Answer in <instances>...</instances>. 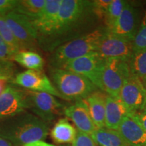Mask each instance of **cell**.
<instances>
[{
  "mask_svg": "<svg viewBox=\"0 0 146 146\" xmlns=\"http://www.w3.org/2000/svg\"><path fill=\"white\" fill-rule=\"evenodd\" d=\"M95 16L97 17L93 1L62 0L57 26L52 35L41 47L42 50H55L59 46L60 41H66Z\"/></svg>",
  "mask_w": 146,
  "mask_h": 146,
  "instance_id": "1",
  "label": "cell"
},
{
  "mask_svg": "<svg viewBox=\"0 0 146 146\" xmlns=\"http://www.w3.org/2000/svg\"><path fill=\"white\" fill-rule=\"evenodd\" d=\"M48 132L47 123L27 110L0 120V137L13 146L43 141Z\"/></svg>",
  "mask_w": 146,
  "mask_h": 146,
  "instance_id": "2",
  "label": "cell"
},
{
  "mask_svg": "<svg viewBox=\"0 0 146 146\" xmlns=\"http://www.w3.org/2000/svg\"><path fill=\"white\" fill-rule=\"evenodd\" d=\"M106 29H98L83 36L64 43L55 49L50 59V67L61 68L73 60L96 54Z\"/></svg>",
  "mask_w": 146,
  "mask_h": 146,
  "instance_id": "3",
  "label": "cell"
},
{
  "mask_svg": "<svg viewBox=\"0 0 146 146\" xmlns=\"http://www.w3.org/2000/svg\"><path fill=\"white\" fill-rule=\"evenodd\" d=\"M49 72L51 81L63 100H85L100 90L87 78L65 69L50 67Z\"/></svg>",
  "mask_w": 146,
  "mask_h": 146,
  "instance_id": "4",
  "label": "cell"
},
{
  "mask_svg": "<svg viewBox=\"0 0 146 146\" xmlns=\"http://www.w3.org/2000/svg\"><path fill=\"white\" fill-rule=\"evenodd\" d=\"M1 16L17 40L21 50L35 51L39 47L37 33L31 20L13 11Z\"/></svg>",
  "mask_w": 146,
  "mask_h": 146,
  "instance_id": "5",
  "label": "cell"
},
{
  "mask_svg": "<svg viewBox=\"0 0 146 146\" xmlns=\"http://www.w3.org/2000/svg\"><path fill=\"white\" fill-rule=\"evenodd\" d=\"M131 75L127 62L120 59H106L102 73V91L108 96L119 99L120 90Z\"/></svg>",
  "mask_w": 146,
  "mask_h": 146,
  "instance_id": "6",
  "label": "cell"
},
{
  "mask_svg": "<svg viewBox=\"0 0 146 146\" xmlns=\"http://www.w3.org/2000/svg\"><path fill=\"white\" fill-rule=\"evenodd\" d=\"M27 100V110L48 123L60 114L64 105L52 95L25 89Z\"/></svg>",
  "mask_w": 146,
  "mask_h": 146,
  "instance_id": "7",
  "label": "cell"
},
{
  "mask_svg": "<svg viewBox=\"0 0 146 146\" xmlns=\"http://www.w3.org/2000/svg\"><path fill=\"white\" fill-rule=\"evenodd\" d=\"M105 63L106 59L96 53L68 62L61 68L83 76L102 91V73Z\"/></svg>",
  "mask_w": 146,
  "mask_h": 146,
  "instance_id": "8",
  "label": "cell"
},
{
  "mask_svg": "<svg viewBox=\"0 0 146 146\" xmlns=\"http://www.w3.org/2000/svg\"><path fill=\"white\" fill-rule=\"evenodd\" d=\"M62 0H46L41 12L32 21L38 36V44L41 47L52 35L58 24V13Z\"/></svg>",
  "mask_w": 146,
  "mask_h": 146,
  "instance_id": "9",
  "label": "cell"
},
{
  "mask_svg": "<svg viewBox=\"0 0 146 146\" xmlns=\"http://www.w3.org/2000/svg\"><path fill=\"white\" fill-rule=\"evenodd\" d=\"M133 52V42L114 35L106 29L100 41L97 54L104 59L116 58L128 62Z\"/></svg>",
  "mask_w": 146,
  "mask_h": 146,
  "instance_id": "10",
  "label": "cell"
},
{
  "mask_svg": "<svg viewBox=\"0 0 146 146\" xmlns=\"http://www.w3.org/2000/svg\"><path fill=\"white\" fill-rule=\"evenodd\" d=\"M119 99L132 114L143 112L146 104V88L141 80L131 74L120 90Z\"/></svg>",
  "mask_w": 146,
  "mask_h": 146,
  "instance_id": "11",
  "label": "cell"
},
{
  "mask_svg": "<svg viewBox=\"0 0 146 146\" xmlns=\"http://www.w3.org/2000/svg\"><path fill=\"white\" fill-rule=\"evenodd\" d=\"M12 84L26 90L47 93L62 98L51 80L42 71L27 70L18 73L16 74Z\"/></svg>",
  "mask_w": 146,
  "mask_h": 146,
  "instance_id": "12",
  "label": "cell"
},
{
  "mask_svg": "<svg viewBox=\"0 0 146 146\" xmlns=\"http://www.w3.org/2000/svg\"><path fill=\"white\" fill-rule=\"evenodd\" d=\"M27 110L25 89L10 83L0 95V120L17 114Z\"/></svg>",
  "mask_w": 146,
  "mask_h": 146,
  "instance_id": "13",
  "label": "cell"
},
{
  "mask_svg": "<svg viewBox=\"0 0 146 146\" xmlns=\"http://www.w3.org/2000/svg\"><path fill=\"white\" fill-rule=\"evenodd\" d=\"M138 23L137 10L127 2L114 27L108 31L118 37L133 42L139 29Z\"/></svg>",
  "mask_w": 146,
  "mask_h": 146,
  "instance_id": "14",
  "label": "cell"
},
{
  "mask_svg": "<svg viewBox=\"0 0 146 146\" xmlns=\"http://www.w3.org/2000/svg\"><path fill=\"white\" fill-rule=\"evenodd\" d=\"M64 113L74 123L78 131L91 135L97 129L91 119L85 100L75 101L73 104L65 108Z\"/></svg>",
  "mask_w": 146,
  "mask_h": 146,
  "instance_id": "15",
  "label": "cell"
},
{
  "mask_svg": "<svg viewBox=\"0 0 146 146\" xmlns=\"http://www.w3.org/2000/svg\"><path fill=\"white\" fill-rule=\"evenodd\" d=\"M117 131L128 146H146V131L131 116L122 120Z\"/></svg>",
  "mask_w": 146,
  "mask_h": 146,
  "instance_id": "16",
  "label": "cell"
},
{
  "mask_svg": "<svg viewBox=\"0 0 146 146\" xmlns=\"http://www.w3.org/2000/svg\"><path fill=\"white\" fill-rule=\"evenodd\" d=\"M132 114L120 99L107 95L106 98L105 128L117 131L122 120Z\"/></svg>",
  "mask_w": 146,
  "mask_h": 146,
  "instance_id": "17",
  "label": "cell"
},
{
  "mask_svg": "<svg viewBox=\"0 0 146 146\" xmlns=\"http://www.w3.org/2000/svg\"><path fill=\"white\" fill-rule=\"evenodd\" d=\"M107 94L98 90L85 99L91 118L97 129L105 128L106 98Z\"/></svg>",
  "mask_w": 146,
  "mask_h": 146,
  "instance_id": "18",
  "label": "cell"
},
{
  "mask_svg": "<svg viewBox=\"0 0 146 146\" xmlns=\"http://www.w3.org/2000/svg\"><path fill=\"white\" fill-rule=\"evenodd\" d=\"M77 130L69 123L68 118L60 119L51 131V137L57 143H72Z\"/></svg>",
  "mask_w": 146,
  "mask_h": 146,
  "instance_id": "19",
  "label": "cell"
},
{
  "mask_svg": "<svg viewBox=\"0 0 146 146\" xmlns=\"http://www.w3.org/2000/svg\"><path fill=\"white\" fill-rule=\"evenodd\" d=\"M12 61L29 70L35 71H42L45 65L44 59L41 55L31 50H21L13 56Z\"/></svg>",
  "mask_w": 146,
  "mask_h": 146,
  "instance_id": "20",
  "label": "cell"
},
{
  "mask_svg": "<svg viewBox=\"0 0 146 146\" xmlns=\"http://www.w3.org/2000/svg\"><path fill=\"white\" fill-rule=\"evenodd\" d=\"M91 137L98 146H128L116 130L106 128L96 129Z\"/></svg>",
  "mask_w": 146,
  "mask_h": 146,
  "instance_id": "21",
  "label": "cell"
},
{
  "mask_svg": "<svg viewBox=\"0 0 146 146\" xmlns=\"http://www.w3.org/2000/svg\"><path fill=\"white\" fill-rule=\"evenodd\" d=\"M45 3L46 0H17L13 12L33 21L39 16Z\"/></svg>",
  "mask_w": 146,
  "mask_h": 146,
  "instance_id": "22",
  "label": "cell"
},
{
  "mask_svg": "<svg viewBox=\"0 0 146 146\" xmlns=\"http://www.w3.org/2000/svg\"><path fill=\"white\" fill-rule=\"evenodd\" d=\"M127 63L131 74L141 80L146 77V50L133 52Z\"/></svg>",
  "mask_w": 146,
  "mask_h": 146,
  "instance_id": "23",
  "label": "cell"
},
{
  "mask_svg": "<svg viewBox=\"0 0 146 146\" xmlns=\"http://www.w3.org/2000/svg\"><path fill=\"white\" fill-rule=\"evenodd\" d=\"M127 1L123 0H114L110 4L106 12L104 21L107 30H110L114 27L118 18L123 12Z\"/></svg>",
  "mask_w": 146,
  "mask_h": 146,
  "instance_id": "24",
  "label": "cell"
},
{
  "mask_svg": "<svg viewBox=\"0 0 146 146\" xmlns=\"http://www.w3.org/2000/svg\"><path fill=\"white\" fill-rule=\"evenodd\" d=\"M0 35L8 45L12 57L21 50L17 40L1 15H0Z\"/></svg>",
  "mask_w": 146,
  "mask_h": 146,
  "instance_id": "25",
  "label": "cell"
},
{
  "mask_svg": "<svg viewBox=\"0 0 146 146\" xmlns=\"http://www.w3.org/2000/svg\"><path fill=\"white\" fill-rule=\"evenodd\" d=\"M133 44L134 52L146 50V13L142 19Z\"/></svg>",
  "mask_w": 146,
  "mask_h": 146,
  "instance_id": "26",
  "label": "cell"
},
{
  "mask_svg": "<svg viewBox=\"0 0 146 146\" xmlns=\"http://www.w3.org/2000/svg\"><path fill=\"white\" fill-rule=\"evenodd\" d=\"M15 76V68L12 61L0 62V80H5L12 83Z\"/></svg>",
  "mask_w": 146,
  "mask_h": 146,
  "instance_id": "27",
  "label": "cell"
},
{
  "mask_svg": "<svg viewBox=\"0 0 146 146\" xmlns=\"http://www.w3.org/2000/svg\"><path fill=\"white\" fill-rule=\"evenodd\" d=\"M72 146H96V144L90 135L77 130L76 137L72 142Z\"/></svg>",
  "mask_w": 146,
  "mask_h": 146,
  "instance_id": "28",
  "label": "cell"
},
{
  "mask_svg": "<svg viewBox=\"0 0 146 146\" xmlns=\"http://www.w3.org/2000/svg\"><path fill=\"white\" fill-rule=\"evenodd\" d=\"M112 0H97L93 1V6L95 14L98 18H104L106 12Z\"/></svg>",
  "mask_w": 146,
  "mask_h": 146,
  "instance_id": "29",
  "label": "cell"
},
{
  "mask_svg": "<svg viewBox=\"0 0 146 146\" xmlns=\"http://www.w3.org/2000/svg\"><path fill=\"white\" fill-rule=\"evenodd\" d=\"M12 55L6 43L0 35V62L12 61Z\"/></svg>",
  "mask_w": 146,
  "mask_h": 146,
  "instance_id": "30",
  "label": "cell"
},
{
  "mask_svg": "<svg viewBox=\"0 0 146 146\" xmlns=\"http://www.w3.org/2000/svg\"><path fill=\"white\" fill-rule=\"evenodd\" d=\"M17 0H0V15L13 11Z\"/></svg>",
  "mask_w": 146,
  "mask_h": 146,
  "instance_id": "31",
  "label": "cell"
},
{
  "mask_svg": "<svg viewBox=\"0 0 146 146\" xmlns=\"http://www.w3.org/2000/svg\"><path fill=\"white\" fill-rule=\"evenodd\" d=\"M136 120L139 125L146 131V113L141 112H136L131 115Z\"/></svg>",
  "mask_w": 146,
  "mask_h": 146,
  "instance_id": "32",
  "label": "cell"
},
{
  "mask_svg": "<svg viewBox=\"0 0 146 146\" xmlns=\"http://www.w3.org/2000/svg\"><path fill=\"white\" fill-rule=\"evenodd\" d=\"M23 146H56V145L46 143V142H45L43 141H39L34 142V143L27 144V145H25Z\"/></svg>",
  "mask_w": 146,
  "mask_h": 146,
  "instance_id": "33",
  "label": "cell"
},
{
  "mask_svg": "<svg viewBox=\"0 0 146 146\" xmlns=\"http://www.w3.org/2000/svg\"><path fill=\"white\" fill-rule=\"evenodd\" d=\"M10 83L5 80H0V95L3 94V92L5 90L6 87Z\"/></svg>",
  "mask_w": 146,
  "mask_h": 146,
  "instance_id": "34",
  "label": "cell"
},
{
  "mask_svg": "<svg viewBox=\"0 0 146 146\" xmlns=\"http://www.w3.org/2000/svg\"><path fill=\"white\" fill-rule=\"evenodd\" d=\"M0 146H13L8 141L0 137Z\"/></svg>",
  "mask_w": 146,
  "mask_h": 146,
  "instance_id": "35",
  "label": "cell"
},
{
  "mask_svg": "<svg viewBox=\"0 0 146 146\" xmlns=\"http://www.w3.org/2000/svg\"><path fill=\"white\" fill-rule=\"evenodd\" d=\"M142 83H143V84L144 85V86H145V87L146 88V77L145 78H143V79L141 80Z\"/></svg>",
  "mask_w": 146,
  "mask_h": 146,
  "instance_id": "36",
  "label": "cell"
},
{
  "mask_svg": "<svg viewBox=\"0 0 146 146\" xmlns=\"http://www.w3.org/2000/svg\"><path fill=\"white\" fill-rule=\"evenodd\" d=\"M143 112L146 113V104H145V108H144V109H143Z\"/></svg>",
  "mask_w": 146,
  "mask_h": 146,
  "instance_id": "37",
  "label": "cell"
},
{
  "mask_svg": "<svg viewBox=\"0 0 146 146\" xmlns=\"http://www.w3.org/2000/svg\"><path fill=\"white\" fill-rule=\"evenodd\" d=\"M62 146H72V145H69V144H66V145H62Z\"/></svg>",
  "mask_w": 146,
  "mask_h": 146,
  "instance_id": "38",
  "label": "cell"
}]
</instances>
